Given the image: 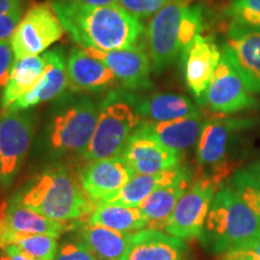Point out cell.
Segmentation results:
<instances>
[{
    "mask_svg": "<svg viewBox=\"0 0 260 260\" xmlns=\"http://www.w3.org/2000/svg\"><path fill=\"white\" fill-rule=\"evenodd\" d=\"M222 51L253 94H260V29L229 24Z\"/></svg>",
    "mask_w": 260,
    "mask_h": 260,
    "instance_id": "obj_13",
    "label": "cell"
},
{
    "mask_svg": "<svg viewBox=\"0 0 260 260\" xmlns=\"http://www.w3.org/2000/svg\"><path fill=\"white\" fill-rule=\"evenodd\" d=\"M65 29L51 4L42 3L28 10L11 38L15 60L39 56L63 37Z\"/></svg>",
    "mask_w": 260,
    "mask_h": 260,
    "instance_id": "obj_9",
    "label": "cell"
},
{
    "mask_svg": "<svg viewBox=\"0 0 260 260\" xmlns=\"http://www.w3.org/2000/svg\"><path fill=\"white\" fill-rule=\"evenodd\" d=\"M70 2L79 3V4L88 5V6H106L117 4L118 0H70Z\"/></svg>",
    "mask_w": 260,
    "mask_h": 260,
    "instance_id": "obj_38",
    "label": "cell"
},
{
    "mask_svg": "<svg viewBox=\"0 0 260 260\" xmlns=\"http://www.w3.org/2000/svg\"><path fill=\"white\" fill-rule=\"evenodd\" d=\"M0 260H9V258H8V255L5 254V252H3L2 254H0Z\"/></svg>",
    "mask_w": 260,
    "mask_h": 260,
    "instance_id": "obj_40",
    "label": "cell"
},
{
    "mask_svg": "<svg viewBox=\"0 0 260 260\" xmlns=\"http://www.w3.org/2000/svg\"><path fill=\"white\" fill-rule=\"evenodd\" d=\"M230 184L241 199L260 217V178L247 169L237 170Z\"/></svg>",
    "mask_w": 260,
    "mask_h": 260,
    "instance_id": "obj_30",
    "label": "cell"
},
{
    "mask_svg": "<svg viewBox=\"0 0 260 260\" xmlns=\"http://www.w3.org/2000/svg\"><path fill=\"white\" fill-rule=\"evenodd\" d=\"M224 260H260V237L248 245L224 253Z\"/></svg>",
    "mask_w": 260,
    "mask_h": 260,
    "instance_id": "obj_35",
    "label": "cell"
},
{
    "mask_svg": "<svg viewBox=\"0 0 260 260\" xmlns=\"http://www.w3.org/2000/svg\"><path fill=\"white\" fill-rule=\"evenodd\" d=\"M200 237L214 253L233 251L259 239L260 217L232 184L222 186L214 195Z\"/></svg>",
    "mask_w": 260,
    "mask_h": 260,
    "instance_id": "obj_5",
    "label": "cell"
},
{
    "mask_svg": "<svg viewBox=\"0 0 260 260\" xmlns=\"http://www.w3.org/2000/svg\"><path fill=\"white\" fill-rule=\"evenodd\" d=\"M205 121L203 115L172 119L167 122H149L142 119L134 134L148 136L182 153L198 142L203 132Z\"/></svg>",
    "mask_w": 260,
    "mask_h": 260,
    "instance_id": "obj_20",
    "label": "cell"
},
{
    "mask_svg": "<svg viewBox=\"0 0 260 260\" xmlns=\"http://www.w3.org/2000/svg\"><path fill=\"white\" fill-rule=\"evenodd\" d=\"M218 186L213 178L200 177L178 200L162 232L181 240L203 235L205 222Z\"/></svg>",
    "mask_w": 260,
    "mask_h": 260,
    "instance_id": "obj_8",
    "label": "cell"
},
{
    "mask_svg": "<svg viewBox=\"0 0 260 260\" xmlns=\"http://www.w3.org/2000/svg\"><path fill=\"white\" fill-rule=\"evenodd\" d=\"M183 240L157 229H146L132 235L128 248L119 260H183Z\"/></svg>",
    "mask_w": 260,
    "mask_h": 260,
    "instance_id": "obj_21",
    "label": "cell"
},
{
    "mask_svg": "<svg viewBox=\"0 0 260 260\" xmlns=\"http://www.w3.org/2000/svg\"><path fill=\"white\" fill-rule=\"evenodd\" d=\"M138 94L126 89H113L99 105V117L83 162L122 157L126 145L142 118L136 111Z\"/></svg>",
    "mask_w": 260,
    "mask_h": 260,
    "instance_id": "obj_6",
    "label": "cell"
},
{
    "mask_svg": "<svg viewBox=\"0 0 260 260\" xmlns=\"http://www.w3.org/2000/svg\"><path fill=\"white\" fill-rule=\"evenodd\" d=\"M186 169L180 167L159 174H135L116 194L111 195L102 203L124 207H139L146 198L159 188L169 186L181 176Z\"/></svg>",
    "mask_w": 260,
    "mask_h": 260,
    "instance_id": "obj_22",
    "label": "cell"
},
{
    "mask_svg": "<svg viewBox=\"0 0 260 260\" xmlns=\"http://www.w3.org/2000/svg\"><path fill=\"white\" fill-rule=\"evenodd\" d=\"M190 175L187 170L169 186L161 187L146 198L139 206L147 220L148 229H164L181 197L188 190Z\"/></svg>",
    "mask_w": 260,
    "mask_h": 260,
    "instance_id": "obj_24",
    "label": "cell"
},
{
    "mask_svg": "<svg viewBox=\"0 0 260 260\" xmlns=\"http://www.w3.org/2000/svg\"><path fill=\"white\" fill-rule=\"evenodd\" d=\"M222 58V51L212 37L199 34L182 54L186 84L199 102Z\"/></svg>",
    "mask_w": 260,
    "mask_h": 260,
    "instance_id": "obj_16",
    "label": "cell"
},
{
    "mask_svg": "<svg viewBox=\"0 0 260 260\" xmlns=\"http://www.w3.org/2000/svg\"><path fill=\"white\" fill-rule=\"evenodd\" d=\"M15 195L34 212L77 226L88 220L96 206L84 193L79 170L68 165L44 169Z\"/></svg>",
    "mask_w": 260,
    "mask_h": 260,
    "instance_id": "obj_2",
    "label": "cell"
},
{
    "mask_svg": "<svg viewBox=\"0 0 260 260\" xmlns=\"http://www.w3.org/2000/svg\"><path fill=\"white\" fill-rule=\"evenodd\" d=\"M0 187H2V162H0Z\"/></svg>",
    "mask_w": 260,
    "mask_h": 260,
    "instance_id": "obj_41",
    "label": "cell"
},
{
    "mask_svg": "<svg viewBox=\"0 0 260 260\" xmlns=\"http://www.w3.org/2000/svg\"><path fill=\"white\" fill-rule=\"evenodd\" d=\"M252 94L232 60L222 51V58L209 87L198 103L214 112L230 115L258 106V100Z\"/></svg>",
    "mask_w": 260,
    "mask_h": 260,
    "instance_id": "obj_11",
    "label": "cell"
},
{
    "mask_svg": "<svg viewBox=\"0 0 260 260\" xmlns=\"http://www.w3.org/2000/svg\"><path fill=\"white\" fill-rule=\"evenodd\" d=\"M79 228L46 218L28 209L16 195L0 206V249L6 248L8 237L14 233L47 234L59 237L63 233Z\"/></svg>",
    "mask_w": 260,
    "mask_h": 260,
    "instance_id": "obj_14",
    "label": "cell"
},
{
    "mask_svg": "<svg viewBox=\"0 0 260 260\" xmlns=\"http://www.w3.org/2000/svg\"><path fill=\"white\" fill-rule=\"evenodd\" d=\"M5 254L8 255L9 260H38L34 256L29 255L28 253L22 251L19 247L16 245H10L4 249Z\"/></svg>",
    "mask_w": 260,
    "mask_h": 260,
    "instance_id": "obj_36",
    "label": "cell"
},
{
    "mask_svg": "<svg viewBox=\"0 0 260 260\" xmlns=\"http://www.w3.org/2000/svg\"><path fill=\"white\" fill-rule=\"evenodd\" d=\"M51 5L65 31L83 48L116 51L146 46V29L141 19L118 3L88 6L70 0H53Z\"/></svg>",
    "mask_w": 260,
    "mask_h": 260,
    "instance_id": "obj_1",
    "label": "cell"
},
{
    "mask_svg": "<svg viewBox=\"0 0 260 260\" xmlns=\"http://www.w3.org/2000/svg\"><path fill=\"white\" fill-rule=\"evenodd\" d=\"M204 28L200 5L187 0H170L162 6L146 29V47L152 69L159 74L182 57Z\"/></svg>",
    "mask_w": 260,
    "mask_h": 260,
    "instance_id": "obj_4",
    "label": "cell"
},
{
    "mask_svg": "<svg viewBox=\"0 0 260 260\" xmlns=\"http://www.w3.org/2000/svg\"><path fill=\"white\" fill-rule=\"evenodd\" d=\"M79 174L84 193L95 204L116 194L135 175L123 157L84 162Z\"/></svg>",
    "mask_w": 260,
    "mask_h": 260,
    "instance_id": "obj_15",
    "label": "cell"
},
{
    "mask_svg": "<svg viewBox=\"0 0 260 260\" xmlns=\"http://www.w3.org/2000/svg\"><path fill=\"white\" fill-rule=\"evenodd\" d=\"M248 169L253 172V174L256 175V176H258V177L260 178V160H259V161H256V162H254V164L249 165Z\"/></svg>",
    "mask_w": 260,
    "mask_h": 260,
    "instance_id": "obj_39",
    "label": "cell"
},
{
    "mask_svg": "<svg viewBox=\"0 0 260 260\" xmlns=\"http://www.w3.org/2000/svg\"><path fill=\"white\" fill-rule=\"evenodd\" d=\"M21 9V0H0V15Z\"/></svg>",
    "mask_w": 260,
    "mask_h": 260,
    "instance_id": "obj_37",
    "label": "cell"
},
{
    "mask_svg": "<svg viewBox=\"0 0 260 260\" xmlns=\"http://www.w3.org/2000/svg\"><path fill=\"white\" fill-rule=\"evenodd\" d=\"M37 115L31 110L0 113V162L2 187L14 183L34 138Z\"/></svg>",
    "mask_w": 260,
    "mask_h": 260,
    "instance_id": "obj_7",
    "label": "cell"
},
{
    "mask_svg": "<svg viewBox=\"0 0 260 260\" xmlns=\"http://www.w3.org/2000/svg\"><path fill=\"white\" fill-rule=\"evenodd\" d=\"M225 16L232 25L260 29V0H233Z\"/></svg>",
    "mask_w": 260,
    "mask_h": 260,
    "instance_id": "obj_29",
    "label": "cell"
},
{
    "mask_svg": "<svg viewBox=\"0 0 260 260\" xmlns=\"http://www.w3.org/2000/svg\"><path fill=\"white\" fill-rule=\"evenodd\" d=\"M59 237L47 234L14 233L8 237L6 247L16 245L38 260H54L59 249Z\"/></svg>",
    "mask_w": 260,
    "mask_h": 260,
    "instance_id": "obj_28",
    "label": "cell"
},
{
    "mask_svg": "<svg viewBox=\"0 0 260 260\" xmlns=\"http://www.w3.org/2000/svg\"><path fill=\"white\" fill-rule=\"evenodd\" d=\"M253 125V121L245 118L218 117L206 121L197 142V161L201 169L209 170L205 175L217 183L229 172L226 168V154L234 135Z\"/></svg>",
    "mask_w": 260,
    "mask_h": 260,
    "instance_id": "obj_10",
    "label": "cell"
},
{
    "mask_svg": "<svg viewBox=\"0 0 260 260\" xmlns=\"http://www.w3.org/2000/svg\"><path fill=\"white\" fill-rule=\"evenodd\" d=\"M68 88L75 93H102L118 81L105 64L81 48H73L67 59Z\"/></svg>",
    "mask_w": 260,
    "mask_h": 260,
    "instance_id": "obj_18",
    "label": "cell"
},
{
    "mask_svg": "<svg viewBox=\"0 0 260 260\" xmlns=\"http://www.w3.org/2000/svg\"><path fill=\"white\" fill-rule=\"evenodd\" d=\"M54 260H100L81 240L63 242Z\"/></svg>",
    "mask_w": 260,
    "mask_h": 260,
    "instance_id": "obj_32",
    "label": "cell"
},
{
    "mask_svg": "<svg viewBox=\"0 0 260 260\" xmlns=\"http://www.w3.org/2000/svg\"><path fill=\"white\" fill-rule=\"evenodd\" d=\"M19 22H21V9L0 15V42L11 41Z\"/></svg>",
    "mask_w": 260,
    "mask_h": 260,
    "instance_id": "obj_34",
    "label": "cell"
},
{
    "mask_svg": "<svg viewBox=\"0 0 260 260\" xmlns=\"http://www.w3.org/2000/svg\"><path fill=\"white\" fill-rule=\"evenodd\" d=\"M170 0H118V4L136 18L144 19L154 16Z\"/></svg>",
    "mask_w": 260,
    "mask_h": 260,
    "instance_id": "obj_31",
    "label": "cell"
},
{
    "mask_svg": "<svg viewBox=\"0 0 260 260\" xmlns=\"http://www.w3.org/2000/svg\"><path fill=\"white\" fill-rule=\"evenodd\" d=\"M89 56L100 60L112 71L117 81L126 90H145L152 87V63L146 46L130 50L100 51L83 48Z\"/></svg>",
    "mask_w": 260,
    "mask_h": 260,
    "instance_id": "obj_12",
    "label": "cell"
},
{
    "mask_svg": "<svg viewBox=\"0 0 260 260\" xmlns=\"http://www.w3.org/2000/svg\"><path fill=\"white\" fill-rule=\"evenodd\" d=\"M46 58L44 74L32 87V89L22 95L17 102L10 106L8 111H25L41 103L54 100L65 93L68 88L67 59L60 48L46 51L42 53Z\"/></svg>",
    "mask_w": 260,
    "mask_h": 260,
    "instance_id": "obj_17",
    "label": "cell"
},
{
    "mask_svg": "<svg viewBox=\"0 0 260 260\" xmlns=\"http://www.w3.org/2000/svg\"><path fill=\"white\" fill-rule=\"evenodd\" d=\"M77 233L81 241L100 260L121 259L133 235L88 223H83Z\"/></svg>",
    "mask_w": 260,
    "mask_h": 260,
    "instance_id": "obj_26",
    "label": "cell"
},
{
    "mask_svg": "<svg viewBox=\"0 0 260 260\" xmlns=\"http://www.w3.org/2000/svg\"><path fill=\"white\" fill-rule=\"evenodd\" d=\"M135 107L141 118L149 122H167L201 115L190 99L174 93H154L145 98L136 95Z\"/></svg>",
    "mask_w": 260,
    "mask_h": 260,
    "instance_id": "obj_23",
    "label": "cell"
},
{
    "mask_svg": "<svg viewBox=\"0 0 260 260\" xmlns=\"http://www.w3.org/2000/svg\"><path fill=\"white\" fill-rule=\"evenodd\" d=\"M46 68V58L41 56L24 57L15 60L9 82L2 94V110L8 111L15 102L32 89Z\"/></svg>",
    "mask_w": 260,
    "mask_h": 260,
    "instance_id": "obj_25",
    "label": "cell"
},
{
    "mask_svg": "<svg viewBox=\"0 0 260 260\" xmlns=\"http://www.w3.org/2000/svg\"><path fill=\"white\" fill-rule=\"evenodd\" d=\"M86 223L124 234H134L147 228V220L139 207L106 204H96L95 210Z\"/></svg>",
    "mask_w": 260,
    "mask_h": 260,
    "instance_id": "obj_27",
    "label": "cell"
},
{
    "mask_svg": "<svg viewBox=\"0 0 260 260\" xmlns=\"http://www.w3.org/2000/svg\"><path fill=\"white\" fill-rule=\"evenodd\" d=\"M181 154L148 136L133 134L122 157L134 174H159L180 167Z\"/></svg>",
    "mask_w": 260,
    "mask_h": 260,
    "instance_id": "obj_19",
    "label": "cell"
},
{
    "mask_svg": "<svg viewBox=\"0 0 260 260\" xmlns=\"http://www.w3.org/2000/svg\"><path fill=\"white\" fill-rule=\"evenodd\" d=\"M99 106L84 93H64L51 104L44 128V147L52 159L83 160L95 132Z\"/></svg>",
    "mask_w": 260,
    "mask_h": 260,
    "instance_id": "obj_3",
    "label": "cell"
},
{
    "mask_svg": "<svg viewBox=\"0 0 260 260\" xmlns=\"http://www.w3.org/2000/svg\"><path fill=\"white\" fill-rule=\"evenodd\" d=\"M14 63L15 57L11 41L0 42V94L4 92L6 84L9 82Z\"/></svg>",
    "mask_w": 260,
    "mask_h": 260,
    "instance_id": "obj_33",
    "label": "cell"
}]
</instances>
